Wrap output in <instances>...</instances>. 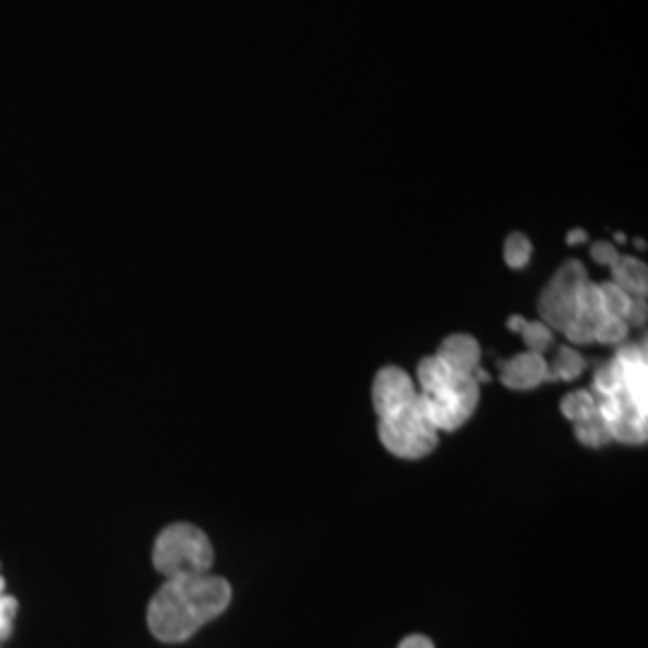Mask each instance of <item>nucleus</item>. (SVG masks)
Wrapping results in <instances>:
<instances>
[{
  "mask_svg": "<svg viewBox=\"0 0 648 648\" xmlns=\"http://www.w3.org/2000/svg\"><path fill=\"white\" fill-rule=\"evenodd\" d=\"M230 583L209 572L166 579L149 600V631L164 644L188 641L230 606Z\"/></svg>",
  "mask_w": 648,
  "mask_h": 648,
  "instance_id": "obj_1",
  "label": "nucleus"
},
{
  "mask_svg": "<svg viewBox=\"0 0 648 648\" xmlns=\"http://www.w3.org/2000/svg\"><path fill=\"white\" fill-rule=\"evenodd\" d=\"M373 404L380 419V440L384 450L399 459H423L438 446V430L432 428L423 399L406 370L382 367L373 382Z\"/></svg>",
  "mask_w": 648,
  "mask_h": 648,
  "instance_id": "obj_2",
  "label": "nucleus"
},
{
  "mask_svg": "<svg viewBox=\"0 0 648 648\" xmlns=\"http://www.w3.org/2000/svg\"><path fill=\"white\" fill-rule=\"evenodd\" d=\"M596 406L610 440L644 442L648 415V363L644 346H627L593 380Z\"/></svg>",
  "mask_w": 648,
  "mask_h": 648,
  "instance_id": "obj_3",
  "label": "nucleus"
},
{
  "mask_svg": "<svg viewBox=\"0 0 648 648\" xmlns=\"http://www.w3.org/2000/svg\"><path fill=\"white\" fill-rule=\"evenodd\" d=\"M481 380L488 382L483 370L459 373L438 356L423 359L419 365V394L432 428L440 432L464 425L481 401Z\"/></svg>",
  "mask_w": 648,
  "mask_h": 648,
  "instance_id": "obj_4",
  "label": "nucleus"
},
{
  "mask_svg": "<svg viewBox=\"0 0 648 648\" xmlns=\"http://www.w3.org/2000/svg\"><path fill=\"white\" fill-rule=\"evenodd\" d=\"M154 569L166 579L207 575L214 564L212 540L193 523H171L154 543Z\"/></svg>",
  "mask_w": 648,
  "mask_h": 648,
  "instance_id": "obj_5",
  "label": "nucleus"
},
{
  "mask_svg": "<svg viewBox=\"0 0 648 648\" xmlns=\"http://www.w3.org/2000/svg\"><path fill=\"white\" fill-rule=\"evenodd\" d=\"M586 282H589V276H586L581 262H564L538 301V311L540 317H543L540 322L552 330L564 332L567 324L579 313V291Z\"/></svg>",
  "mask_w": 648,
  "mask_h": 648,
  "instance_id": "obj_6",
  "label": "nucleus"
},
{
  "mask_svg": "<svg viewBox=\"0 0 648 648\" xmlns=\"http://www.w3.org/2000/svg\"><path fill=\"white\" fill-rule=\"evenodd\" d=\"M502 367V382L509 390H533L538 384L550 382V365L546 363L543 353L527 351L521 356L507 361Z\"/></svg>",
  "mask_w": 648,
  "mask_h": 648,
  "instance_id": "obj_7",
  "label": "nucleus"
},
{
  "mask_svg": "<svg viewBox=\"0 0 648 648\" xmlns=\"http://www.w3.org/2000/svg\"><path fill=\"white\" fill-rule=\"evenodd\" d=\"M438 359L452 370L459 373H478L481 370V346L473 336L467 334H454L450 338H444Z\"/></svg>",
  "mask_w": 648,
  "mask_h": 648,
  "instance_id": "obj_8",
  "label": "nucleus"
},
{
  "mask_svg": "<svg viewBox=\"0 0 648 648\" xmlns=\"http://www.w3.org/2000/svg\"><path fill=\"white\" fill-rule=\"evenodd\" d=\"M612 269V284L620 286L625 293L635 298H646V288H648V272L644 262L629 255H620L615 259Z\"/></svg>",
  "mask_w": 648,
  "mask_h": 648,
  "instance_id": "obj_9",
  "label": "nucleus"
},
{
  "mask_svg": "<svg viewBox=\"0 0 648 648\" xmlns=\"http://www.w3.org/2000/svg\"><path fill=\"white\" fill-rule=\"evenodd\" d=\"M583 359L581 353L575 348H560L558 356H554V363L550 365V380H577L583 373Z\"/></svg>",
  "mask_w": 648,
  "mask_h": 648,
  "instance_id": "obj_10",
  "label": "nucleus"
},
{
  "mask_svg": "<svg viewBox=\"0 0 648 648\" xmlns=\"http://www.w3.org/2000/svg\"><path fill=\"white\" fill-rule=\"evenodd\" d=\"M600 296H603V305H606V315H615V317H622L629 322V311H631V303H635V296H629L620 286L608 282V284H600Z\"/></svg>",
  "mask_w": 648,
  "mask_h": 648,
  "instance_id": "obj_11",
  "label": "nucleus"
},
{
  "mask_svg": "<svg viewBox=\"0 0 648 648\" xmlns=\"http://www.w3.org/2000/svg\"><path fill=\"white\" fill-rule=\"evenodd\" d=\"M596 396L591 392H572L562 399V413L572 423H581L596 413Z\"/></svg>",
  "mask_w": 648,
  "mask_h": 648,
  "instance_id": "obj_12",
  "label": "nucleus"
},
{
  "mask_svg": "<svg viewBox=\"0 0 648 648\" xmlns=\"http://www.w3.org/2000/svg\"><path fill=\"white\" fill-rule=\"evenodd\" d=\"M575 432H577V438L581 444H589V446H600V444H606L610 440L608 435V428L603 423V419H600V413L596 409L593 415H589V419L581 421V423H575Z\"/></svg>",
  "mask_w": 648,
  "mask_h": 648,
  "instance_id": "obj_13",
  "label": "nucleus"
},
{
  "mask_svg": "<svg viewBox=\"0 0 648 648\" xmlns=\"http://www.w3.org/2000/svg\"><path fill=\"white\" fill-rule=\"evenodd\" d=\"M629 334V322L622 317H615V315H606L603 320L598 322L596 334H593V342L600 344H620L625 342Z\"/></svg>",
  "mask_w": 648,
  "mask_h": 648,
  "instance_id": "obj_14",
  "label": "nucleus"
},
{
  "mask_svg": "<svg viewBox=\"0 0 648 648\" xmlns=\"http://www.w3.org/2000/svg\"><path fill=\"white\" fill-rule=\"evenodd\" d=\"M531 240L523 234H512L504 243V259L512 269H523L531 259Z\"/></svg>",
  "mask_w": 648,
  "mask_h": 648,
  "instance_id": "obj_15",
  "label": "nucleus"
},
{
  "mask_svg": "<svg viewBox=\"0 0 648 648\" xmlns=\"http://www.w3.org/2000/svg\"><path fill=\"white\" fill-rule=\"evenodd\" d=\"M519 332L523 336V344L533 353H546L552 344V330L543 322H523Z\"/></svg>",
  "mask_w": 648,
  "mask_h": 648,
  "instance_id": "obj_16",
  "label": "nucleus"
},
{
  "mask_svg": "<svg viewBox=\"0 0 648 648\" xmlns=\"http://www.w3.org/2000/svg\"><path fill=\"white\" fill-rule=\"evenodd\" d=\"M591 257L598 262V265L612 267L615 259L620 257V253H617V248H615V245H610V243H596L593 251H591Z\"/></svg>",
  "mask_w": 648,
  "mask_h": 648,
  "instance_id": "obj_17",
  "label": "nucleus"
},
{
  "mask_svg": "<svg viewBox=\"0 0 648 648\" xmlns=\"http://www.w3.org/2000/svg\"><path fill=\"white\" fill-rule=\"evenodd\" d=\"M399 648H435V644H432L428 637L423 635H411L406 637L404 641L399 644Z\"/></svg>",
  "mask_w": 648,
  "mask_h": 648,
  "instance_id": "obj_18",
  "label": "nucleus"
},
{
  "mask_svg": "<svg viewBox=\"0 0 648 648\" xmlns=\"http://www.w3.org/2000/svg\"><path fill=\"white\" fill-rule=\"evenodd\" d=\"M583 240H586V234H583V230H572V234L567 236V243H569V245H577V243H583Z\"/></svg>",
  "mask_w": 648,
  "mask_h": 648,
  "instance_id": "obj_19",
  "label": "nucleus"
}]
</instances>
